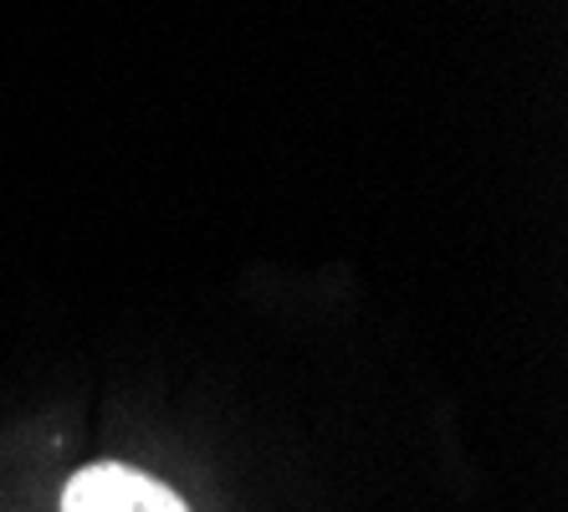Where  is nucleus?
<instances>
[{"label":"nucleus","mask_w":568,"mask_h":512,"mask_svg":"<svg viewBox=\"0 0 568 512\" xmlns=\"http://www.w3.org/2000/svg\"><path fill=\"white\" fill-rule=\"evenodd\" d=\"M62 512H190L164 482L133 472L123 461L82 466L62 492Z\"/></svg>","instance_id":"f257e3e1"}]
</instances>
